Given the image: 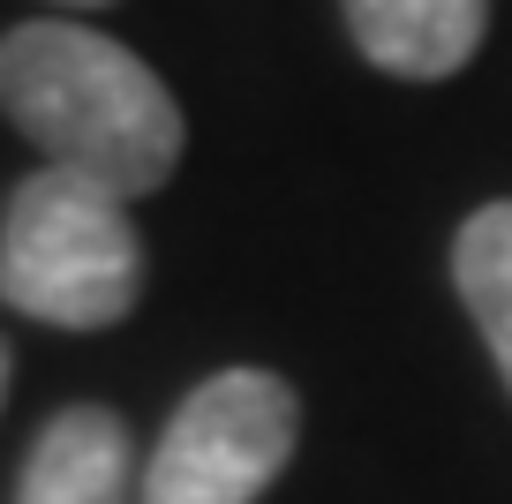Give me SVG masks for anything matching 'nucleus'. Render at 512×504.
<instances>
[{
    "label": "nucleus",
    "instance_id": "8",
    "mask_svg": "<svg viewBox=\"0 0 512 504\" xmlns=\"http://www.w3.org/2000/svg\"><path fill=\"white\" fill-rule=\"evenodd\" d=\"M53 8H113V0H53Z\"/></svg>",
    "mask_w": 512,
    "mask_h": 504
},
{
    "label": "nucleus",
    "instance_id": "4",
    "mask_svg": "<svg viewBox=\"0 0 512 504\" xmlns=\"http://www.w3.org/2000/svg\"><path fill=\"white\" fill-rule=\"evenodd\" d=\"M362 61L407 83H445L482 53L490 0H339Z\"/></svg>",
    "mask_w": 512,
    "mask_h": 504
},
{
    "label": "nucleus",
    "instance_id": "1",
    "mask_svg": "<svg viewBox=\"0 0 512 504\" xmlns=\"http://www.w3.org/2000/svg\"><path fill=\"white\" fill-rule=\"evenodd\" d=\"M0 113L46 151V166L98 181L121 204L166 189L189 151V121L159 68L61 16H31L0 38Z\"/></svg>",
    "mask_w": 512,
    "mask_h": 504
},
{
    "label": "nucleus",
    "instance_id": "7",
    "mask_svg": "<svg viewBox=\"0 0 512 504\" xmlns=\"http://www.w3.org/2000/svg\"><path fill=\"white\" fill-rule=\"evenodd\" d=\"M0 399H8V339H0Z\"/></svg>",
    "mask_w": 512,
    "mask_h": 504
},
{
    "label": "nucleus",
    "instance_id": "6",
    "mask_svg": "<svg viewBox=\"0 0 512 504\" xmlns=\"http://www.w3.org/2000/svg\"><path fill=\"white\" fill-rule=\"evenodd\" d=\"M452 286H460L467 316L490 339V362L512 392V196L505 204H482L460 226V241H452Z\"/></svg>",
    "mask_w": 512,
    "mask_h": 504
},
{
    "label": "nucleus",
    "instance_id": "5",
    "mask_svg": "<svg viewBox=\"0 0 512 504\" xmlns=\"http://www.w3.org/2000/svg\"><path fill=\"white\" fill-rule=\"evenodd\" d=\"M128 422L113 407H61L31 437L16 504H128Z\"/></svg>",
    "mask_w": 512,
    "mask_h": 504
},
{
    "label": "nucleus",
    "instance_id": "3",
    "mask_svg": "<svg viewBox=\"0 0 512 504\" xmlns=\"http://www.w3.org/2000/svg\"><path fill=\"white\" fill-rule=\"evenodd\" d=\"M302 444V399L272 369H219L174 407L136 504H256Z\"/></svg>",
    "mask_w": 512,
    "mask_h": 504
},
{
    "label": "nucleus",
    "instance_id": "2",
    "mask_svg": "<svg viewBox=\"0 0 512 504\" xmlns=\"http://www.w3.org/2000/svg\"><path fill=\"white\" fill-rule=\"evenodd\" d=\"M144 294V241L113 189L61 166L16 181L0 211V301L53 331H113Z\"/></svg>",
    "mask_w": 512,
    "mask_h": 504
}]
</instances>
